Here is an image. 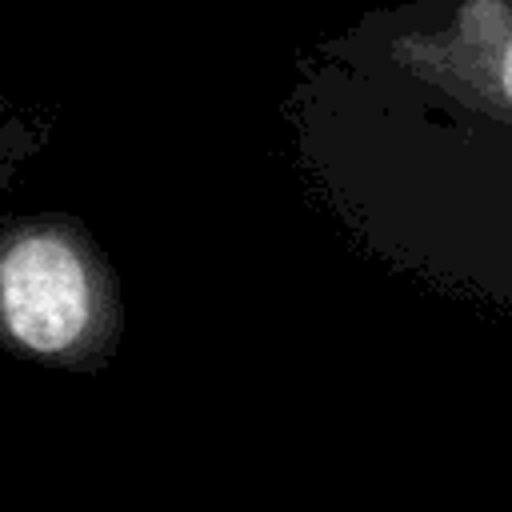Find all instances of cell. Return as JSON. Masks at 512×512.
Returning a JSON list of instances; mask_svg holds the SVG:
<instances>
[{
	"instance_id": "obj_2",
	"label": "cell",
	"mask_w": 512,
	"mask_h": 512,
	"mask_svg": "<svg viewBox=\"0 0 512 512\" xmlns=\"http://www.w3.org/2000/svg\"><path fill=\"white\" fill-rule=\"evenodd\" d=\"M124 328L116 276L96 240L60 216L0 228V344L56 368H96Z\"/></svg>"
},
{
	"instance_id": "obj_1",
	"label": "cell",
	"mask_w": 512,
	"mask_h": 512,
	"mask_svg": "<svg viewBox=\"0 0 512 512\" xmlns=\"http://www.w3.org/2000/svg\"><path fill=\"white\" fill-rule=\"evenodd\" d=\"M356 64L428 264L512 304V0L404 4Z\"/></svg>"
}]
</instances>
